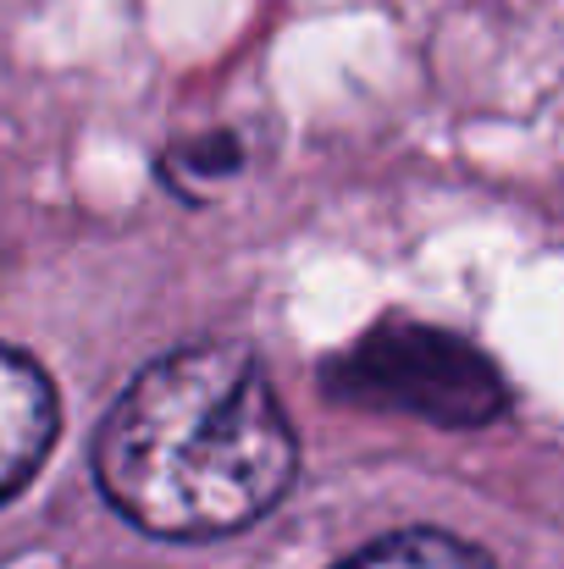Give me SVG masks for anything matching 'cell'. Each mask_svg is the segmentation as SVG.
<instances>
[{
    "instance_id": "1",
    "label": "cell",
    "mask_w": 564,
    "mask_h": 569,
    "mask_svg": "<svg viewBox=\"0 0 564 569\" xmlns=\"http://www.w3.org/2000/svg\"><path fill=\"white\" fill-rule=\"evenodd\" d=\"M299 470L288 409L260 355L205 338L122 387L95 437L106 503L167 542H216L283 503Z\"/></svg>"
},
{
    "instance_id": "2",
    "label": "cell",
    "mask_w": 564,
    "mask_h": 569,
    "mask_svg": "<svg viewBox=\"0 0 564 569\" xmlns=\"http://www.w3.org/2000/svg\"><path fill=\"white\" fill-rule=\"evenodd\" d=\"M327 392L360 409L437 426H482L504 409V381L482 349L420 321H382L327 366Z\"/></svg>"
},
{
    "instance_id": "3",
    "label": "cell",
    "mask_w": 564,
    "mask_h": 569,
    "mask_svg": "<svg viewBox=\"0 0 564 569\" xmlns=\"http://www.w3.org/2000/svg\"><path fill=\"white\" fill-rule=\"evenodd\" d=\"M61 431V398L44 366L0 343V503L17 498L50 459Z\"/></svg>"
},
{
    "instance_id": "4",
    "label": "cell",
    "mask_w": 564,
    "mask_h": 569,
    "mask_svg": "<svg viewBox=\"0 0 564 569\" xmlns=\"http://www.w3.org/2000/svg\"><path fill=\"white\" fill-rule=\"evenodd\" d=\"M333 569H498L482 548L448 537V531H393L376 537L372 548L349 553L344 565Z\"/></svg>"
}]
</instances>
